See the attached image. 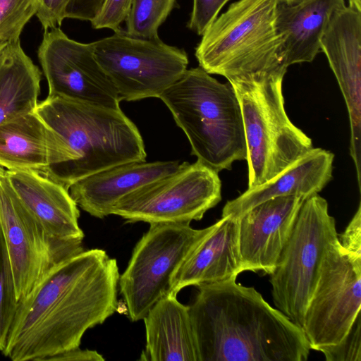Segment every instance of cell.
Returning a JSON list of instances; mask_svg holds the SVG:
<instances>
[{
	"instance_id": "cell-10",
	"label": "cell",
	"mask_w": 361,
	"mask_h": 361,
	"mask_svg": "<svg viewBox=\"0 0 361 361\" xmlns=\"http://www.w3.org/2000/svg\"><path fill=\"white\" fill-rule=\"evenodd\" d=\"M219 173L197 161L154 180L121 199L111 214L128 223L190 224L221 200Z\"/></svg>"
},
{
	"instance_id": "cell-31",
	"label": "cell",
	"mask_w": 361,
	"mask_h": 361,
	"mask_svg": "<svg viewBox=\"0 0 361 361\" xmlns=\"http://www.w3.org/2000/svg\"><path fill=\"white\" fill-rule=\"evenodd\" d=\"M338 241L341 247L353 258L361 260V205L350 220Z\"/></svg>"
},
{
	"instance_id": "cell-15",
	"label": "cell",
	"mask_w": 361,
	"mask_h": 361,
	"mask_svg": "<svg viewBox=\"0 0 361 361\" xmlns=\"http://www.w3.org/2000/svg\"><path fill=\"white\" fill-rule=\"evenodd\" d=\"M305 199L286 195L253 207L238 218L242 269L271 274Z\"/></svg>"
},
{
	"instance_id": "cell-11",
	"label": "cell",
	"mask_w": 361,
	"mask_h": 361,
	"mask_svg": "<svg viewBox=\"0 0 361 361\" xmlns=\"http://www.w3.org/2000/svg\"><path fill=\"white\" fill-rule=\"evenodd\" d=\"M361 308V260L351 257L338 237L329 246L306 307L302 329L310 349L339 343Z\"/></svg>"
},
{
	"instance_id": "cell-12",
	"label": "cell",
	"mask_w": 361,
	"mask_h": 361,
	"mask_svg": "<svg viewBox=\"0 0 361 361\" xmlns=\"http://www.w3.org/2000/svg\"><path fill=\"white\" fill-rule=\"evenodd\" d=\"M0 227L18 301L56 265L84 250L51 235L18 199L6 173L0 175Z\"/></svg>"
},
{
	"instance_id": "cell-6",
	"label": "cell",
	"mask_w": 361,
	"mask_h": 361,
	"mask_svg": "<svg viewBox=\"0 0 361 361\" xmlns=\"http://www.w3.org/2000/svg\"><path fill=\"white\" fill-rule=\"evenodd\" d=\"M285 74L229 82L243 114L247 188L273 178L312 148L311 138L291 122L286 112L282 89Z\"/></svg>"
},
{
	"instance_id": "cell-1",
	"label": "cell",
	"mask_w": 361,
	"mask_h": 361,
	"mask_svg": "<svg viewBox=\"0 0 361 361\" xmlns=\"http://www.w3.org/2000/svg\"><path fill=\"white\" fill-rule=\"evenodd\" d=\"M117 261L91 249L56 265L19 301L3 355L45 361L80 347L85 333L118 310Z\"/></svg>"
},
{
	"instance_id": "cell-28",
	"label": "cell",
	"mask_w": 361,
	"mask_h": 361,
	"mask_svg": "<svg viewBox=\"0 0 361 361\" xmlns=\"http://www.w3.org/2000/svg\"><path fill=\"white\" fill-rule=\"evenodd\" d=\"M133 0H104L98 13L90 21L95 30L109 29L114 32L121 30L125 23Z\"/></svg>"
},
{
	"instance_id": "cell-25",
	"label": "cell",
	"mask_w": 361,
	"mask_h": 361,
	"mask_svg": "<svg viewBox=\"0 0 361 361\" xmlns=\"http://www.w3.org/2000/svg\"><path fill=\"white\" fill-rule=\"evenodd\" d=\"M19 301L11 263L0 227V351L5 348L6 339L14 319Z\"/></svg>"
},
{
	"instance_id": "cell-18",
	"label": "cell",
	"mask_w": 361,
	"mask_h": 361,
	"mask_svg": "<svg viewBox=\"0 0 361 361\" xmlns=\"http://www.w3.org/2000/svg\"><path fill=\"white\" fill-rule=\"evenodd\" d=\"M61 136L35 111L0 125V166L43 173L67 162Z\"/></svg>"
},
{
	"instance_id": "cell-35",
	"label": "cell",
	"mask_w": 361,
	"mask_h": 361,
	"mask_svg": "<svg viewBox=\"0 0 361 361\" xmlns=\"http://www.w3.org/2000/svg\"><path fill=\"white\" fill-rule=\"evenodd\" d=\"M279 3H283L286 4H292L296 3L300 0H277Z\"/></svg>"
},
{
	"instance_id": "cell-2",
	"label": "cell",
	"mask_w": 361,
	"mask_h": 361,
	"mask_svg": "<svg viewBox=\"0 0 361 361\" xmlns=\"http://www.w3.org/2000/svg\"><path fill=\"white\" fill-rule=\"evenodd\" d=\"M236 279L198 286L189 306L200 361H305L302 329Z\"/></svg>"
},
{
	"instance_id": "cell-19",
	"label": "cell",
	"mask_w": 361,
	"mask_h": 361,
	"mask_svg": "<svg viewBox=\"0 0 361 361\" xmlns=\"http://www.w3.org/2000/svg\"><path fill=\"white\" fill-rule=\"evenodd\" d=\"M178 161H133L118 164L73 184L69 192L82 210L97 218L111 214L118 201L154 180L173 173Z\"/></svg>"
},
{
	"instance_id": "cell-8",
	"label": "cell",
	"mask_w": 361,
	"mask_h": 361,
	"mask_svg": "<svg viewBox=\"0 0 361 361\" xmlns=\"http://www.w3.org/2000/svg\"><path fill=\"white\" fill-rule=\"evenodd\" d=\"M190 224H149L135 246L118 281L132 322L143 320L157 301L171 293L174 274L211 229H195Z\"/></svg>"
},
{
	"instance_id": "cell-32",
	"label": "cell",
	"mask_w": 361,
	"mask_h": 361,
	"mask_svg": "<svg viewBox=\"0 0 361 361\" xmlns=\"http://www.w3.org/2000/svg\"><path fill=\"white\" fill-rule=\"evenodd\" d=\"M102 361L104 358L95 350H81L79 348L51 357L49 361Z\"/></svg>"
},
{
	"instance_id": "cell-20",
	"label": "cell",
	"mask_w": 361,
	"mask_h": 361,
	"mask_svg": "<svg viewBox=\"0 0 361 361\" xmlns=\"http://www.w3.org/2000/svg\"><path fill=\"white\" fill-rule=\"evenodd\" d=\"M334 159L331 152L312 147L273 178L228 201L221 216L238 219L257 204L276 197L296 195L305 200L318 194L333 178Z\"/></svg>"
},
{
	"instance_id": "cell-27",
	"label": "cell",
	"mask_w": 361,
	"mask_h": 361,
	"mask_svg": "<svg viewBox=\"0 0 361 361\" xmlns=\"http://www.w3.org/2000/svg\"><path fill=\"white\" fill-rule=\"evenodd\" d=\"M327 361H361V316L356 317L346 336L337 344L321 348Z\"/></svg>"
},
{
	"instance_id": "cell-33",
	"label": "cell",
	"mask_w": 361,
	"mask_h": 361,
	"mask_svg": "<svg viewBox=\"0 0 361 361\" xmlns=\"http://www.w3.org/2000/svg\"><path fill=\"white\" fill-rule=\"evenodd\" d=\"M104 0H75V6L81 13L93 16L99 11Z\"/></svg>"
},
{
	"instance_id": "cell-17",
	"label": "cell",
	"mask_w": 361,
	"mask_h": 361,
	"mask_svg": "<svg viewBox=\"0 0 361 361\" xmlns=\"http://www.w3.org/2000/svg\"><path fill=\"white\" fill-rule=\"evenodd\" d=\"M239 219L221 216L184 259L172 279L171 293L236 279L243 271L238 243Z\"/></svg>"
},
{
	"instance_id": "cell-24",
	"label": "cell",
	"mask_w": 361,
	"mask_h": 361,
	"mask_svg": "<svg viewBox=\"0 0 361 361\" xmlns=\"http://www.w3.org/2000/svg\"><path fill=\"white\" fill-rule=\"evenodd\" d=\"M178 7L177 0H133L123 30L133 37H158L159 28Z\"/></svg>"
},
{
	"instance_id": "cell-36",
	"label": "cell",
	"mask_w": 361,
	"mask_h": 361,
	"mask_svg": "<svg viewBox=\"0 0 361 361\" xmlns=\"http://www.w3.org/2000/svg\"><path fill=\"white\" fill-rule=\"evenodd\" d=\"M6 173V169L0 166V175Z\"/></svg>"
},
{
	"instance_id": "cell-23",
	"label": "cell",
	"mask_w": 361,
	"mask_h": 361,
	"mask_svg": "<svg viewBox=\"0 0 361 361\" xmlns=\"http://www.w3.org/2000/svg\"><path fill=\"white\" fill-rule=\"evenodd\" d=\"M41 72L20 46V39L0 52V125L35 111Z\"/></svg>"
},
{
	"instance_id": "cell-37",
	"label": "cell",
	"mask_w": 361,
	"mask_h": 361,
	"mask_svg": "<svg viewBox=\"0 0 361 361\" xmlns=\"http://www.w3.org/2000/svg\"><path fill=\"white\" fill-rule=\"evenodd\" d=\"M6 45L5 43H1L0 44V52L3 49V48Z\"/></svg>"
},
{
	"instance_id": "cell-21",
	"label": "cell",
	"mask_w": 361,
	"mask_h": 361,
	"mask_svg": "<svg viewBox=\"0 0 361 361\" xmlns=\"http://www.w3.org/2000/svg\"><path fill=\"white\" fill-rule=\"evenodd\" d=\"M170 293L157 301L143 319L146 345L140 360L200 361L189 306Z\"/></svg>"
},
{
	"instance_id": "cell-29",
	"label": "cell",
	"mask_w": 361,
	"mask_h": 361,
	"mask_svg": "<svg viewBox=\"0 0 361 361\" xmlns=\"http://www.w3.org/2000/svg\"><path fill=\"white\" fill-rule=\"evenodd\" d=\"M228 1L230 0H192V8L187 22V27L202 36Z\"/></svg>"
},
{
	"instance_id": "cell-5",
	"label": "cell",
	"mask_w": 361,
	"mask_h": 361,
	"mask_svg": "<svg viewBox=\"0 0 361 361\" xmlns=\"http://www.w3.org/2000/svg\"><path fill=\"white\" fill-rule=\"evenodd\" d=\"M277 0H238L217 17L195 49L199 66L228 82L287 71L276 26Z\"/></svg>"
},
{
	"instance_id": "cell-3",
	"label": "cell",
	"mask_w": 361,
	"mask_h": 361,
	"mask_svg": "<svg viewBox=\"0 0 361 361\" xmlns=\"http://www.w3.org/2000/svg\"><path fill=\"white\" fill-rule=\"evenodd\" d=\"M35 111L66 145L68 161L45 175L68 190L75 182L99 171L145 161L142 137L121 109L47 97Z\"/></svg>"
},
{
	"instance_id": "cell-16",
	"label": "cell",
	"mask_w": 361,
	"mask_h": 361,
	"mask_svg": "<svg viewBox=\"0 0 361 361\" xmlns=\"http://www.w3.org/2000/svg\"><path fill=\"white\" fill-rule=\"evenodd\" d=\"M6 176L20 202L51 235L82 245L80 212L68 190L38 171L6 170Z\"/></svg>"
},
{
	"instance_id": "cell-34",
	"label": "cell",
	"mask_w": 361,
	"mask_h": 361,
	"mask_svg": "<svg viewBox=\"0 0 361 361\" xmlns=\"http://www.w3.org/2000/svg\"><path fill=\"white\" fill-rule=\"evenodd\" d=\"M349 6L361 11V0H348Z\"/></svg>"
},
{
	"instance_id": "cell-14",
	"label": "cell",
	"mask_w": 361,
	"mask_h": 361,
	"mask_svg": "<svg viewBox=\"0 0 361 361\" xmlns=\"http://www.w3.org/2000/svg\"><path fill=\"white\" fill-rule=\"evenodd\" d=\"M343 95L350 120V153L361 178V11L345 6L331 16L320 41Z\"/></svg>"
},
{
	"instance_id": "cell-4",
	"label": "cell",
	"mask_w": 361,
	"mask_h": 361,
	"mask_svg": "<svg viewBox=\"0 0 361 361\" xmlns=\"http://www.w3.org/2000/svg\"><path fill=\"white\" fill-rule=\"evenodd\" d=\"M159 98L186 135L197 161L219 173L247 159L241 107L229 82L192 68Z\"/></svg>"
},
{
	"instance_id": "cell-30",
	"label": "cell",
	"mask_w": 361,
	"mask_h": 361,
	"mask_svg": "<svg viewBox=\"0 0 361 361\" xmlns=\"http://www.w3.org/2000/svg\"><path fill=\"white\" fill-rule=\"evenodd\" d=\"M36 16L43 29L60 27L66 18V11L73 0H35Z\"/></svg>"
},
{
	"instance_id": "cell-26",
	"label": "cell",
	"mask_w": 361,
	"mask_h": 361,
	"mask_svg": "<svg viewBox=\"0 0 361 361\" xmlns=\"http://www.w3.org/2000/svg\"><path fill=\"white\" fill-rule=\"evenodd\" d=\"M36 12L35 0H0V44L19 39L25 25Z\"/></svg>"
},
{
	"instance_id": "cell-22",
	"label": "cell",
	"mask_w": 361,
	"mask_h": 361,
	"mask_svg": "<svg viewBox=\"0 0 361 361\" xmlns=\"http://www.w3.org/2000/svg\"><path fill=\"white\" fill-rule=\"evenodd\" d=\"M345 0H300L277 5L276 26L281 35L288 67L312 62L321 51L320 41L326 26Z\"/></svg>"
},
{
	"instance_id": "cell-9",
	"label": "cell",
	"mask_w": 361,
	"mask_h": 361,
	"mask_svg": "<svg viewBox=\"0 0 361 361\" xmlns=\"http://www.w3.org/2000/svg\"><path fill=\"white\" fill-rule=\"evenodd\" d=\"M90 44L121 101L159 98L183 76L189 63L185 49L166 44L159 36L133 37L121 29Z\"/></svg>"
},
{
	"instance_id": "cell-13",
	"label": "cell",
	"mask_w": 361,
	"mask_h": 361,
	"mask_svg": "<svg viewBox=\"0 0 361 361\" xmlns=\"http://www.w3.org/2000/svg\"><path fill=\"white\" fill-rule=\"evenodd\" d=\"M38 58L47 80L49 97L121 109L117 90L95 58L90 43L69 38L59 27L48 29Z\"/></svg>"
},
{
	"instance_id": "cell-7",
	"label": "cell",
	"mask_w": 361,
	"mask_h": 361,
	"mask_svg": "<svg viewBox=\"0 0 361 361\" xmlns=\"http://www.w3.org/2000/svg\"><path fill=\"white\" fill-rule=\"evenodd\" d=\"M338 237L327 201L318 194L305 199L270 274L274 305L301 329L326 252Z\"/></svg>"
}]
</instances>
